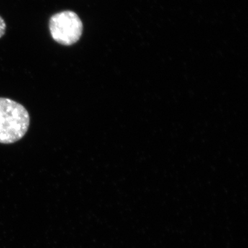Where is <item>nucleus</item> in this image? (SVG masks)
I'll use <instances>...</instances> for the list:
<instances>
[{
    "instance_id": "nucleus-1",
    "label": "nucleus",
    "mask_w": 248,
    "mask_h": 248,
    "mask_svg": "<svg viewBox=\"0 0 248 248\" xmlns=\"http://www.w3.org/2000/svg\"><path fill=\"white\" fill-rule=\"evenodd\" d=\"M30 125V116L22 104L0 98V143L10 144L20 140Z\"/></svg>"
},
{
    "instance_id": "nucleus-2",
    "label": "nucleus",
    "mask_w": 248,
    "mask_h": 248,
    "mask_svg": "<svg viewBox=\"0 0 248 248\" xmlns=\"http://www.w3.org/2000/svg\"><path fill=\"white\" fill-rule=\"evenodd\" d=\"M49 29L55 42L63 46H71L81 37L83 24L76 13L64 11L52 16L49 21Z\"/></svg>"
},
{
    "instance_id": "nucleus-3",
    "label": "nucleus",
    "mask_w": 248,
    "mask_h": 248,
    "mask_svg": "<svg viewBox=\"0 0 248 248\" xmlns=\"http://www.w3.org/2000/svg\"><path fill=\"white\" fill-rule=\"evenodd\" d=\"M6 28V23H5L4 19L0 16V38L4 35Z\"/></svg>"
}]
</instances>
